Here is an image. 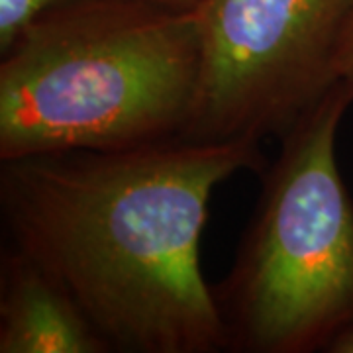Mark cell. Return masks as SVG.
Listing matches in <instances>:
<instances>
[{"mask_svg": "<svg viewBox=\"0 0 353 353\" xmlns=\"http://www.w3.org/2000/svg\"><path fill=\"white\" fill-rule=\"evenodd\" d=\"M353 0H202V75L183 138H281L340 77Z\"/></svg>", "mask_w": 353, "mask_h": 353, "instance_id": "277c9868", "label": "cell"}, {"mask_svg": "<svg viewBox=\"0 0 353 353\" xmlns=\"http://www.w3.org/2000/svg\"><path fill=\"white\" fill-rule=\"evenodd\" d=\"M67 0H0V53L41 14L63 4Z\"/></svg>", "mask_w": 353, "mask_h": 353, "instance_id": "8992f818", "label": "cell"}, {"mask_svg": "<svg viewBox=\"0 0 353 353\" xmlns=\"http://www.w3.org/2000/svg\"><path fill=\"white\" fill-rule=\"evenodd\" d=\"M259 143L173 138L2 161L10 248L75 301L110 352H226L201 238L216 187L265 169Z\"/></svg>", "mask_w": 353, "mask_h": 353, "instance_id": "6da1fadb", "label": "cell"}, {"mask_svg": "<svg viewBox=\"0 0 353 353\" xmlns=\"http://www.w3.org/2000/svg\"><path fill=\"white\" fill-rule=\"evenodd\" d=\"M326 353H353V330L341 334L340 338L332 341V345Z\"/></svg>", "mask_w": 353, "mask_h": 353, "instance_id": "ba28073f", "label": "cell"}, {"mask_svg": "<svg viewBox=\"0 0 353 353\" xmlns=\"http://www.w3.org/2000/svg\"><path fill=\"white\" fill-rule=\"evenodd\" d=\"M353 104L340 79L279 138L228 275L212 287L226 352L316 353L353 330V194L338 132Z\"/></svg>", "mask_w": 353, "mask_h": 353, "instance_id": "3957f363", "label": "cell"}, {"mask_svg": "<svg viewBox=\"0 0 353 353\" xmlns=\"http://www.w3.org/2000/svg\"><path fill=\"white\" fill-rule=\"evenodd\" d=\"M336 69H338V77L347 81L353 87V8L343 30V36H341Z\"/></svg>", "mask_w": 353, "mask_h": 353, "instance_id": "52a82bcc", "label": "cell"}, {"mask_svg": "<svg viewBox=\"0 0 353 353\" xmlns=\"http://www.w3.org/2000/svg\"><path fill=\"white\" fill-rule=\"evenodd\" d=\"M0 353H110L75 301L14 248L0 265Z\"/></svg>", "mask_w": 353, "mask_h": 353, "instance_id": "5b68a950", "label": "cell"}, {"mask_svg": "<svg viewBox=\"0 0 353 353\" xmlns=\"http://www.w3.org/2000/svg\"><path fill=\"white\" fill-rule=\"evenodd\" d=\"M148 2H155V4L176 8V10H194L202 4V0H148Z\"/></svg>", "mask_w": 353, "mask_h": 353, "instance_id": "9c48e42d", "label": "cell"}, {"mask_svg": "<svg viewBox=\"0 0 353 353\" xmlns=\"http://www.w3.org/2000/svg\"><path fill=\"white\" fill-rule=\"evenodd\" d=\"M201 75V6L67 0L2 51L0 161L183 138Z\"/></svg>", "mask_w": 353, "mask_h": 353, "instance_id": "7a4b0ae2", "label": "cell"}]
</instances>
